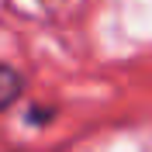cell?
<instances>
[{
	"label": "cell",
	"mask_w": 152,
	"mask_h": 152,
	"mask_svg": "<svg viewBox=\"0 0 152 152\" xmlns=\"http://www.w3.org/2000/svg\"><path fill=\"white\" fill-rule=\"evenodd\" d=\"M52 118H56V111H52V107H28V121L35 124V128H42V124H48Z\"/></svg>",
	"instance_id": "obj_2"
},
{
	"label": "cell",
	"mask_w": 152,
	"mask_h": 152,
	"mask_svg": "<svg viewBox=\"0 0 152 152\" xmlns=\"http://www.w3.org/2000/svg\"><path fill=\"white\" fill-rule=\"evenodd\" d=\"M21 97H24V76L14 66L0 62V114L7 111V107H14Z\"/></svg>",
	"instance_id": "obj_1"
}]
</instances>
